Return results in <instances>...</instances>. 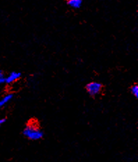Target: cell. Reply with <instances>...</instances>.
Instances as JSON below:
<instances>
[{
	"label": "cell",
	"mask_w": 138,
	"mask_h": 162,
	"mask_svg": "<svg viewBox=\"0 0 138 162\" xmlns=\"http://www.w3.org/2000/svg\"><path fill=\"white\" fill-rule=\"evenodd\" d=\"M2 74H3V72H2V70H0V75H2Z\"/></svg>",
	"instance_id": "9"
},
{
	"label": "cell",
	"mask_w": 138,
	"mask_h": 162,
	"mask_svg": "<svg viewBox=\"0 0 138 162\" xmlns=\"http://www.w3.org/2000/svg\"><path fill=\"white\" fill-rule=\"evenodd\" d=\"M131 93L133 95L135 98H138V86L137 84L133 85L131 88Z\"/></svg>",
	"instance_id": "6"
},
{
	"label": "cell",
	"mask_w": 138,
	"mask_h": 162,
	"mask_svg": "<svg viewBox=\"0 0 138 162\" xmlns=\"http://www.w3.org/2000/svg\"><path fill=\"white\" fill-rule=\"evenodd\" d=\"M102 84L97 82H92L86 86V90L90 95L95 96L99 94L102 90Z\"/></svg>",
	"instance_id": "2"
},
{
	"label": "cell",
	"mask_w": 138,
	"mask_h": 162,
	"mask_svg": "<svg viewBox=\"0 0 138 162\" xmlns=\"http://www.w3.org/2000/svg\"><path fill=\"white\" fill-rule=\"evenodd\" d=\"M5 122H6V119H5V118H0V127L2 126V125H3Z\"/></svg>",
	"instance_id": "8"
},
{
	"label": "cell",
	"mask_w": 138,
	"mask_h": 162,
	"mask_svg": "<svg viewBox=\"0 0 138 162\" xmlns=\"http://www.w3.org/2000/svg\"><path fill=\"white\" fill-rule=\"evenodd\" d=\"M13 98V95L12 94H9V95L4 96L3 98H2L1 100H0V109H2V107L6 105L7 103H9V102L12 100Z\"/></svg>",
	"instance_id": "4"
},
{
	"label": "cell",
	"mask_w": 138,
	"mask_h": 162,
	"mask_svg": "<svg viewBox=\"0 0 138 162\" xmlns=\"http://www.w3.org/2000/svg\"><path fill=\"white\" fill-rule=\"evenodd\" d=\"M21 77V73L19 72H12L8 75L5 79V82L7 83H12L16 82Z\"/></svg>",
	"instance_id": "3"
},
{
	"label": "cell",
	"mask_w": 138,
	"mask_h": 162,
	"mask_svg": "<svg viewBox=\"0 0 138 162\" xmlns=\"http://www.w3.org/2000/svg\"><path fill=\"white\" fill-rule=\"evenodd\" d=\"M23 135L31 141L40 140L43 137V132L38 125L33 121L26 125L23 129Z\"/></svg>",
	"instance_id": "1"
},
{
	"label": "cell",
	"mask_w": 138,
	"mask_h": 162,
	"mask_svg": "<svg viewBox=\"0 0 138 162\" xmlns=\"http://www.w3.org/2000/svg\"><path fill=\"white\" fill-rule=\"evenodd\" d=\"M67 3L73 9H79L82 6V0H67Z\"/></svg>",
	"instance_id": "5"
},
{
	"label": "cell",
	"mask_w": 138,
	"mask_h": 162,
	"mask_svg": "<svg viewBox=\"0 0 138 162\" xmlns=\"http://www.w3.org/2000/svg\"><path fill=\"white\" fill-rule=\"evenodd\" d=\"M5 79H6V77L4 76V75H0V85L5 83Z\"/></svg>",
	"instance_id": "7"
}]
</instances>
